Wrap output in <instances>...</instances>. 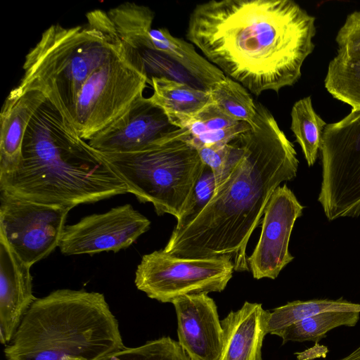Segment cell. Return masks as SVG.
I'll return each mask as SVG.
<instances>
[{"mask_svg": "<svg viewBox=\"0 0 360 360\" xmlns=\"http://www.w3.org/2000/svg\"><path fill=\"white\" fill-rule=\"evenodd\" d=\"M86 23L52 25L25 56L10 94L41 92L89 141L121 116L148 84L108 13L86 14Z\"/></svg>", "mask_w": 360, "mask_h": 360, "instance_id": "1", "label": "cell"}, {"mask_svg": "<svg viewBox=\"0 0 360 360\" xmlns=\"http://www.w3.org/2000/svg\"><path fill=\"white\" fill-rule=\"evenodd\" d=\"M315 18L291 0H211L190 14L187 39L258 96L295 84L315 45Z\"/></svg>", "mask_w": 360, "mask_h": 360, "instance_id": "2", "label": "cell"}, {"mask_svg": "<svg viewBox=\"0 0 360 360\" xmlns=\"http://www.w3.org/2000/svg\"><path fill=\"white\" fill-rule=\"evenodd\" d=\"M255 124L229 141L232 167L216 184L199 216L181 231H172L163 250L191 259L226 258L236 271H249L246 248L266 204L280 184L294 179L298 160L293 144L272 114L257 104Z\"/></svg>", "mask_w": 360, "mask_h": 360, "instance_id": "3", "label": "cell"}, {"mask_svg": "<svg viewBox=\"0 0 360 360\" xmlns=\"http://www.w3.org/2000/svg\"><path fill=\"white\" fill-rule=\"evenodd\" d=\"M0 190L70 208L129 193L108 162L48 100L27 127L18 167L0 176Z\"/></svg>", "mask_w": 360, "mask_h": 360, "instance_id": "4", "label": "cell"}, {"mask_svg": "<svg viewBox=\"0 0 360 360\" xmlns=\"http://www.w3.org/2000/svg\"><path fill=\"white\" fill-rule=\"evenodd\" d=\"M9 343L7 360H98L125 347L103 294L71 289L37 298Z\"/></svg>", "mask_w": 360, "mask_h": 360, "instance_id": "5", "label": "cell"}, {"mask_svg": "<svg viewBox=\"0 0 360 360\" xmlns=\"http://www.w3.org/2000/svg\"><path fill=\"white\" fill-rule=\"evenodd\" d=\"M179 129L160 141L128 153H101L141 202L153 204L158 215L177 219L204 164Z\"/></svg>", "mask_w": 360, "mask_h": 360, "instance_id": "6", "label": "cell"}, {"mask_svg": "<svg viewBox=\"0 0 360 360\" xmlns=\"http://www.w3.org/2000/svg\"><path fill=\"white\" fill-rule=\"evenodd\" d=\"M319 201L329 220L360 215V110L326 124Z\"/></svg>", "mask_w": 360, "mask_h": 360, "instance_id": "7", "label": "cell"}, {"mask_svg": "<svg viewBox=\"0 0 360 360\" xmlns=\"http://www.w3.org/2000/svg\"><path fill=\"white\" fill-rule=\"evenodd\" d=\"M233 271L226 258H181L161 250L142 257L134 283L150 298L172 303L182 295L222 292Z\"/></svg>", "mask_w": 360, "mask_h": 360, "instance_id": "8", "label": "cell"}, {"mask_svg": "<svg viewBox=\"0 0 360 360\" xmlns=\"http://www.w3.org/2000/svg\"><path fill=\"white\" fill-rule=\"evenodd\" d=\"M71 209L37 203L0 190V231L31 267L59 246Z\"/></svg>", "mask_w": 360, "mask_h": 360, "instance_id": "9", "label": "cell"}, {"mask_svg": "<svg viewBox=\"0 0 360 360\" xmlns=\"http://www.w3.org/2000/svg\"><path fill=\"white\" fill-rule=\"evenodd\" d=\"M150 226L148 218L125 204L65 226L58 247L68 256L118 252L129 247Z\"/></svg>", "mask_w": 360, "mask_h": 360, "instance_id": "10", "label": "cell"}, {"mask_svg": "<svg viewBox=\"0 0 360 360\" xmlns=\"http://www.w3.org/2000/svg\"><path fill=\"white\" fill-rule=\"evenodd\" d=\"M303 208L286 184L274 191L264 210L259 239L248 257L255 278L275 279L293 259L288 250L289 241Z\"/></svg>", "mask_w": 360, "mask_h": 360, "instance_id": "11", "label": "cell"}, {"mask_svg": "<svg viewBox=\"0 0 360 360\" xmlns=\"http://www.w3.org/2000/svg\"><path fill=\"white\" fill-rule=\"evenodd\" d=\"M180 128L171 123L163 110L143 95L117 119L88 142L101 153H128L158 142Z\"/></svg>", "mask_w": 360, "mask_h": 360, "instance_id": "12", "label": "cell"}, {"mask_svg": "<svg viewBox=\"0 0 360 360\" xmlns=\"http://www.w3.org/2000/svg\"><path fill=\"white\" fill-rule=\"evenodd\" d=\"M179 342L193 360H220L224 333L217 305L207 294L186 295L172 302Z\"/></svg>", "mask_w": 360, "mask_h": 360, "instance_id": "13", "label": "cell"}, {"mask_svg": "<svg viewBox=\"0 0 360 360\" xmlns=\"http://www.w3.org/2000/svg\"><path fill=\"white\" fill-rule=\"evenodd\" d=\"M30 267L13 251L0 231V341L9 343L24 315L37 299Z\"/></svg>", "mask_w": 360, "mask_h": 360, "instance_id": "14", "label": "cell"}, {"mask_svg": "<svg viewBox=\"0 0 360 360\" xmlns=\"http://www.w3.org/2000/svg\"><path fill=\"white\" fill-rule=\"evenodd\" d=\"M46 100L41 92L34 90L18 96L8 94L5 99L0 114V176L18 167L27 127Z\"/></svg>", "mask_w": 360, "mask_h": 360, "instance_id": "15", "label": "cell"}, {"mask_svg": "<svg viewBox=\"0 0 360 360\" xmlns=\"http://www.w3.org/2000/svg\"><path fill=\"white\" fill-rule=\"evenodd\" d=\"M268 312L261 304L249 302L230 311L221 321L224 345L220 360H262Z\"/></svg>", "mask_w": 360, "mask_h": 360, "instance_id": "16", "label": "cell"}, {"mask_svg": "<svg viewBox=\"0 0 360 360\" xmlns=\"http://www.w3.org/2000/svg\"><path fill=\"white\" fill-rule=\"evenodd\" d=\"M151 101L161 108L172 124L186 129L210 101L208 91L167 77H152Z\"/></svg>", "mask_w": 360, "mask_h": 360, "instance_id": "17", "label": "cell"}, {"mask_svg": "<svg viewBox=\"0 0 360 360\" xmlns=\"http://www.w3.org/2000/svg\"><path fill=\"white\" fill-rule=\"evenodd\" d=\"M150 37L155 51L177 63L204 89L209 91L214 83L226 77L221 70L200 56L192 44L172 36L167 28H152Z\"/></svg>", "mask_w": 360, "mask_h": 360, "instance_id": "18", "label": "cell"}, {"mask_svg": "<svg viewBox=\"0 0 360 360\" xmlns=\"http://www.w3.org/2000/svg\"><path fill=\"white\" fill-rule=\"evenodd\" d=\"M250 125L233 120L211 101L199 111L186 127L188 142L195 149L217 143H227Z\"/></svg>", "mask_w": 360, "mask_h": 360, "instance_id": "19", "label": "cell"}, {"mask_svg": "<svg viewBox=\"0 0 360 360\" xmlns=\"http://www.w3.org/2000/svg\"><path fill=\"white\" fill-rule=\"evenodd\" d=\"M324 84L334 98L360 110V53L338 51L329 63Z\"/></svg>", "mask_w": 360, "mask_h": 360, "instance_id": "20", "label": "cell"}, {"mask_svg": "<svg viewBox=\"0 0 360 360\" xmlns=\"http://www.w3.org/2000/svg\"><path fill=\"white\" fill-rule=\"evenodd\" d=\"M330 311L360 312V304L352 303L342 298L337 300H312L288 302L274 309L272 312L269 311L266 331L278 335L283 329L295 322Z\"/></svg>", "mask_w": 360, "mask_h": 360, "instance_id": "21", "label": "cell"}, {"mask_svg": "<svg viewBox=\"0 0 360 360\" xmlns=\"http://www.w3.org/2000/svg\"><path fill=\"white\" fill-rule=\"evenodd\" d=\"M291 130L309 166L316 160L326 123L315 112L310 96L297 101L291 110Z\"/></svg>", "mask_w": 360, "mask_h": 360, "instance_id": "22", "label": "cell"}, {"mask_svg": "<svg viewBox=\"0 0 360 360\" xmlns=\"http://www.w3.org/2000/svg\"><path fill=\"white\" fill-rule=\"evenodd\" d=\"M360 318L359 311H330L323 312L300 321L283 329L278 335L283 344L288 341H319L326 337V333L340 326H354Z\"/></svg>", "mask_w": 360, "mask_h": 360, "instance_id": "23", "label": "cell"}, {"mask_svg": "<svg viewBox=\"0 0 360 360\" xmlns=\"http://www.w3.org/2000/svg\"><path fill=\"white\" fill-rule=\"evenodd\" d=\"M210 101L233 120L255 124L257 107L252 96L239 82L226 77L214 83L209 89Z\"/></svg>", "mask_w": 360, "mask_h": 360, "instance_id": "24", "label": "cell"}, {"mask_svg": "<svg viewBox=\"0 0 360 360\" xmlns=\"http://www.w3.org/2000/svg\"><path fill=\"white\" fill-rule=\"evenodd\" d=\"M98 360H193L179 342L169 337L150 340L136 347H124Z\"/></svg>", "mask_w": 360, "mask_h": 360, "instance_id": "25", "label": "cell"}, {"mask_svg": "<svg viewBox=\"0 0 360 360\" xmlns=\"http://www.w3.org/2000/svg\"><path fill=\"white\" fill-rule=\"evenodd\" d=\"M216 180L212 169L204 165L182 210L173 231H177L190 225L203 211L212 198Z\"/></svg>", "mask_w": 360, "mask_h": 360, "instance_id": "26", "label": "cell"}, {"mask_svg": "<svg viewBox=\"0 0 360 360\" xmlns=\"http://www.w3.org/2000/svg\"><path fill=\"white\" fill-rule=\"evenodd\" d=\"M198 153L202 163L209 167L215 177L216 184L223 180L229 172L233 160L234 150L229 143H217L202 146Z\"/></svg>", "mask_w": 360, "mask_h": 360, "instance_id": "27", "label": "cell"}, {"mask_svg": "<svg viewBox=\"0 0 360 360\" xmlns=\"http://www.w3.org/2000/svg\"><path fill=\"white\" fill-rule=\"evenodd\" d=\"M338 51L345 53H360V11L350 13L336 37Z\"/></svg>", "mask_w": 360, "mask_h": 360, "instance_id": "28", "label": "cell"}, {"mask_svg": "<svg viewBox=\"0 0 360 360\" xmlns=\"http://www.w3.org/2000/svg\"><path fill=\"white\" fill-rule=\"evenodd\" d=\"M339 360H360V346L352 353Z\"/></svg>", "mask_w": 360, "mask_h": 360, "instance_id": "29", "label": "cell"}, {"mask_svg": "<svg viewBox=\"0 0 360 360\" xmlns=\"http://www.w3.org/2000/svg\"><path fill=\"white\" fill-rule=\"evenodd\" d=\"M70 360H74V359H70Z\"/></svg>", "mask_w": 360, "mask_h": 360, "instance_id": "30", "label": "cell"}]
</instances>
